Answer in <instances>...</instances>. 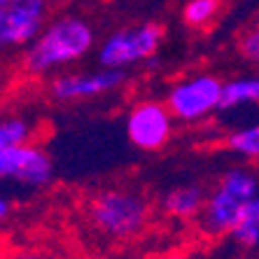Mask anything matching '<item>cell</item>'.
<instances>
[{
	"instance_id": "obj_10",
	"label": "cell",
	"mask_w": 259,
	"mask_h": 259,
	"mask_svg": "<svg viewBox=\"0 0 259 259\" xmlns=\"http://www.w3.org/2000/svg\"><path fill=\"white\" fill-rule=\"evenodd\" d=\"M205 199V189L201 185H180L170 189L161 199V208L166 215L178 220H196Z\"/></svg>"
},
{
	"instance_id": "obj_4",
	"label": "cell",
	"mask_w": 259,
	"mask_h": 259,
	"mask_svg": "<svg viewBox=\"0 0 259 259\" xmlns=\"http://www.w3.org/2000/svg\"><path fill=\"white\" fill-rule=\"evenodd\" d=\"M163 42V26L157 21H143L136 26L112 30L98 45V66L128 70L150 61Z\"/></svg>"
},
{
	"instance_id": "obj_13",
	"label": "cell",
	"mask_w": 259,
	"mask_h": 259,
	"mask_svg": "<svg viewBox=\"0 0 259 259\" xmlns=\"http://www.w3.org/2000/svg\"><path fill=\"white\" fill-rule=\"evenodd\" d=\"M227 147L234 152L236 157L245 159V161H257L259 157V126L250 124V126H241L227 136Z\"/></svg>"
},
{
	"instance_id": "obj_5",
	"label": "cell",
	"mask_w": 259,
	"mask_h": 259,
	"mask_svg": "<svg viewBox=\"0 0 259 259\" xmlns=\"http://www.w3.org/2000/svg\"><path fill=\"white\" fill-rule=\"evenodd\" d=\"M220 89L222 79L212 72H196L189 77L178 79L166 94L163 105L168 108L170 117L180 124H196L203 121L220 110Z\"/></svg>"
},
{
	"instance_id": "obj_18",
	"label": "cell",
	"mask_w": 259,
	"mask_h": 259,
	"mask_svg": "<svg viewBox=\"0 0 259 259\" xmlns=\"http://www.w3.org/2000/svg\"><path fill=\"white\" fill-rule=\"evenodd\" d=\"M10 212H12V203H10V201H7L5 196L0 194V224H3L7 217H10Z\"/></svg>"
},
{
	"instance_id": "obj_2",
	"label": "cell",
	"mask_w": 259,
	"mask_h": 259,
	"mask_svg": "<svg viewBox=\"0 0 259 259\" xmlns=\"http://www.w3.org/2000/svg\"><path fill=\"white\" fill-rule=\"evenodd\" d=\"M259 203V175L254 166H234L224 170L215 187L205 192L199 215V229L210 238L229 236L234 224L250 205Z\"/></svg>"
},
{
	"instance_id": "obj_14",
	"label": "cell",
	"mask_w": 259,
	"mask_h": 259,
	"mask_svg": "<svg viewBox=\"0 0 259 259\" xmlns=\"http://www.w3.org/2000/svg\"><path fill=\"white\" fill-rule=\"evenodd\" d=\"M229 236L234 238L238 245L254 250L259 243V203L250 205L245 212L241 215V220L234 224V229L229 231Z\"/></svg>"
},
{
	"instance_id": "obj_12",
	"label": "cell",
	"mask_w": 259,
	"mask_h": 259,
	"mask_svg": "<svg viewBox=\"0 0 259 259\" xmlns=\"http://www.w3.org/2000/svg\"><path fill=\"white\" fill-rule=\"evenodd\" d=\"M224 0H185L182 5V21L189 28H208L220 17Z\"/></svg>"
},
{
	"instance_id": "obj_7",
	"label": "cell",
	"mask_w": 259,
	"mask_h": 259,
	"mask_svg": "<svg viewBox=\"0 0 259 259\" xmlns=\"http://www.w3.org/2000/svg\"><path fill=\"white\" fill-rule=\"evenodd\" d=\"M126 70L119 68L98 66L94 70H72V72H56L49 82L52 98L61 103H77L89 98H101L117 91L126 82Z\"/></svg>"
},
{
	"instance_id": "obj_17",
	"label": "cell",
	"mask_w": 259,
	"mask_h": 259,
	"mask_svg": "<svg viewBox=\"0 0 259 259\" xmlns=\"http://www.w3.org/2000/svg\"><path fill=\"white\" fill-rule=\"evenodd\" d=\"M10 259H49V257L42 252H37V250H21V252L12 254Z\"/></svg>"
},
{
	"instance_id": "obj_15",
	"label": "cell",
	"mask_w": 259,
	"mask_h": 259,
	"mask_svg": "<svg viewBox=\"0 0 259 259\" xmlns=\"http://www.w3.org/2000/svg\"><path fill=\"white\" fill-rule=\"evenodd\" d=\"M33 140V124L26 117H3L0 119V150L24 145Z\"/></svg>"
},
{
	"instance_id": "obj_1",
	"label": "cell",
	"mask_w": 259,
	"mask_h": 259,
	"mask_svg": "<svg viewBox=\"0 0 259 259\" xmlns=\"http://www.w3.org/2000/svg\"><path fill=\"white\" fill-rule=\"evenodd\" d=\"M96 33L87 19L61 14L49 19L33 40L24 47V70L33 77H49L79 63L91 54Z\"/></svg>"
},
{
	"instance_id": "obj_9",
	"label": "cell",
	"mask_w": 259,
	"mask_h": 259,
	"mask_svg": "<svg viewBox=\"0 0 259 259\" xmlns=\"http://www.w3.org/2000/svg\"><path fill=\"white\" fill-rule=\"evenodd\" d=\"M54 175V163L45 147L33 140L0 150V180H14L28 187H42Z\"/></svg>"
},
{
	"instance_id": "obj_11",
	"label": "cell",
	"mask_w": 259,
	"mask_h": 259,
	"mask_svg": "<svg viewBox=\"0 0 259 259\" xmlns=\"http://www.w3.org/2000/svg\"><path fill=\"white\" fill-rule=\"evenodd\" d=\"M259 101V79L257 75H238L222 82L220 89V110H236L254 105Z\"/></svg>"
},
{
	"instance_id": "obj_6",
	"label": "cell",
	"mask_w": 259,
	"mask_h": 259,
	"mask_svg": "<svg viewBox=\"0 0 259 259\" xmlns=\"http://www.w3.org/2000/svg\"><path fill=\"white\" fill-rule=\"evenodd\" d=\"M52 0H0V52L24 49L42 30Z\"/></svg>"
},
{
	"instance_id": "obj_3",
	"label": "cell",
	"mask_w": 259,
	"mask_h": 259,
	"mask_svg": "<svg viewBox=\"0 0 259 259\" xmlns=\"http://www.w3.org/2000/svg\"><path fill=\"white\" fill-rule=\"evenodd\" d=\"M91 227L112 241H128L143 234L150 222V201L136 189L110 187L98 192L87 205Z\"/></svg>"
},
{
	"instance_id": "obj_16",
	"label": "cell",
	"mask_w": 259,
	"mask_h": 259,
	"mask_svg": "<svg viewBox=\"0 0 259 259\" xmlns=\"http://www.w3.org/2000/svg\"><path fill=\"white\" fill-rule=\"evenodd\" d=\"M238 49H241L243 59H247L250 63H257L259 59V30L257 28H250L245 30L238 40Z\"/></svg>"
},
{
	"instance_id": "obj_8",
	"label": "cell",
	"mask_w": 259,
	"mask_h": 259,
	"mask_svg": "<svg viewBox=\"0 0 259 259\" xmlns=\"http://www.w3.org/2000/svg\"><path fill=\"white\" fill-rule=\"evenodd\" d=\"M175 119L161 101H140L128 110L126 136L133 147L143 152H159L173 136Z\"/></svg>"
},
{
	"instance_id": "obj_19",
	"label": "cell",
	"mask_w": 259,
	"mask_h": 259,
	"mask_svg": "<svg viewBox=\"0 0 259 259\" xmlns=\"http://www.w3.org/2000/svg\"><path fill=\"white\" fill-rule=\"evenodd\" d=\"M157 259H194V257H189V254H185V252H168V254H161V257H157Z\"/></svg>"
}]
</instances>
